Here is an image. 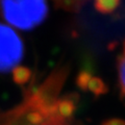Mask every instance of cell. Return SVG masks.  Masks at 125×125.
Returning <instances> with one entry per match:
<instances>
[{
	"instance_id": "cell-2",
	"label": "cell",
	"mask_w": 125,
	"mask_h": 125,
	"mask_svg": "<svg viewBox=\"0 0 125 125\" xmlns=\"http://www.w3.org/2000/svg\"><path fill=\"white\" fill-rule=\"evenodd\" d=\"M24 56V45L16 31L0 23V73H7L20 64Z\"/></svg>"
},
{
	"instance_id": "cell-5",
	"label": "cell",
	"mask_w": 125,
	"mask_h": 125,
	"mask_svg": "<svg viewBox=\"0 0 125 125\" xmlns=\"http://www.w3.org/2000/svg\"><path fill=\"white\" fill-rule=\"evenodd\" d=\"M32 77V71L28 67L19 66L13 70V80L19 85H25Z\"/></svg>"
},
{
	"instance_id": "cell-10",
	"label": "cell",
	"mask_w": 125,
	"mask_h": 125,
	"mask_svg": "<svg viewBox=\"0 0 125 125\" xmlns=\"http://www.w3.org/2000/svg\"><path fill=\"white\" fill-rule=\"evenodd\" d=\"M100 125H125V120L121 118H112L103 121Z\"/></svg>"
},
{
	"instance_id": "cell-6",
	"label": "cell",
	"mask_w": 125,
	"mask_h": 125,
	"mask_svg": "<svg viewBox=\"0 0 125 125\" xmlns=\"http://www.w3.org/2000/svg\"><path fill=\"white\" fill-rule=\"evenodd\" d=\"M121 0H94L96 10L102 15L112 14L118 9Z\"/></svg>"
},
{
	"instance_id": "cell-8",
	"label": "cell",
	"mask_w": 125,
	"mask_h": 125,
	"mask_svg": "<svg viewBox=\"0 0 125 125\" xmlns=\"http://www.w3.org/2000/svg\"><path fill=\"white\" fill-rule=\"evenodd\" d=\"M56 6L67 10H77L85 0H53Z\"/></svg>"
},
{
	"instance_id": "cell-9",
	"label": "cell",
	"mask_w": 125,
	"mask_h": 125,
	"mask_svg": "<svg viewBox=\"0 0 125 125\" xmlns=\"http://www.w3.org/2000/svg\"><path fill=\"white\" fill-rule=\"evenodd\" d=\"M92 77V73L87 71V70H83L78 73V75L76 77V85L80 90L83 91H85V87L89 83L90 78Z\"/></svg>"
},
{
	"instance_id": "cell-4",
	"label": "cell",
	"mask_w": 125,
	"mask_h": 125,
	"mask_svg": "<svg viewBox=\"0 0 125 125\" xmlns=\"http://www.w3.org/2000/svg\"><path fill=\"white\" fill-rule=\"evenodd\" d=\"M85 91L92 93L95 97H100L108 92V88L106 83L103 81L102 78L92 75V77L90 78L89 83L87 84V87H85Z\"/></svg>"
},
{
	"instance_id": "cell-3",
	"label": "cell",
	"mask_w": 125,
	"mask_h": 125,
	"mask_svg": "<svg viewBox=\"0 0 125 125\" xmlns=\"http://www.w3.org/2000/svg\"><path fill=\"white\" fill-rule=\"evenodd\" d=\"M76 95L71 94L56 100L55 108L61 119H70L74 116L76 111Z\"/></svg>"
},
{
	"instance_id": "cell-1",
	"label": "cell",
	"mask_w": 125,
	"mask_h": 125,
	"mask_svg": "<svg viewBox=\"0 0 125 125\" xmlns=\"http://www.w3.org/2000/svg\"><path fill=\"white\" fill-rule=\"evenodd\" d=\"M0 11L7 23L21 30H31L45 21L47 0H0Z\"/></svg>"
},
{
	"instance_id": "cell-7",
	"label": "cell",
	"mask_w": 125,
	"mask_h": 125,
	"mask_svg": "<svg viewBox=\"0 0 125 125\" xmlns=\"http://www.w3.org/2000/svg\"><path fill=\"white\" fill-rule=\"evenodd\" d=\"M118 77H119L121 94L125 98V41L123 44L122 52L119 55V60H118Z\"/></svg>"
}]
</instances>
